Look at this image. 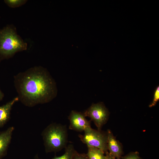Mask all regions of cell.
Masks as SVG:
<instances>
[{
  "mask_svg": "<svg viewBox=\"0 0 159 159\" xmlns=\"http://www.w3.org/2000/svg\"><path fill=\"white\" fill-rule=\"evenodd\" d=\"M14 82L19 100L27 106L47 103L57 95L54 80L47 70L41 67L19 73L14 77Z\"/></svg>",
  "mask_w": 159,
  "mask_h": 159,
  "instance_id": "1",
  "label": "cell"
},
{
  "mask_svg": "<svg viewBox=\"0 0 159 159\" xmlns=\"http://www.w3.org/2000/svg\"><path fill=\"white\" fill-rule=\"evenodd\" d=\"M65 125L51 123L43 131L42 136L46 153H55L67 146L68 134Z\"/></svg>",
  "mask_w": 159,
  "mask_h": 159,
  "instance_id": "2",
  "label": "cell"
},
{
  "mask_svg": "<svg viewBox=\"0 0 159 159\" xmlns=\"http://www.w3.org/2000/svg\"><path fill=\"white\" fill-rule=\"evenodd\" d=\"M27 46L13 27H7L0 32L1 59L10 58L16 52L26 50Z\"/></svg>",
  "mask_w": 159,
  "mask_h": 159,
  "instance_id": "3",
  "label": "cell"
},
{
  "mask_svg": "<svg viewBox=\"0 0 159 159\" xmlns=\"http://www.w3.org/2000/svg\"><path fill=\"white\" fill-rule=\"evenodd\" d=\"M83 135L79 137L81 141L87 146L98 148L106 153L107 152V134L92 128L85 131Z\"/></svg>",
  "mask_w": 159,
  "mask_h": 159,
  "instance_id": "4",
  "label": "cell"
},
{
  "mask_svg": "<svg viewBox=\"0 0 159 159\" xmlns=\"http://www.w3.org/2000/svg\"><path fill=\"white\" fill-rule=\"evenodd\" d=\"M83 113L94 122L99 130L106 122L108 116L106 108L101 103L92 104Z\"/></svg>",
  "mask_w": 159,
  "mask_h": 159,
  "instance_id": "5",
  "label": "cell"
},
{
  "mask_svg": "<svg viewBox=\"0 0 159 159\" xmlns=\"http://www.w3.org/2000/svg\"><path fill=\"white\" fill-rule=\"evenodd\" d=\"M84 113L74 110L71 112L69 117V128L77 131H85L91 128L90 122Z\"/></svg>",
  "mask_w": 159,
  "mask_h": 159,
  "instance_id": "6",
  "label": "cell"
},
{
  "mask_svg": "<svg viewBox=\"0 0 159 159\" xmlns=\"http://www.w3.org/2000/svg\"><path fill=\"white\" fill-rule=\"evenodd\" d=\"M14 130L13 127H10L6 130L0 132V159L7 154Z\"/></svg>",
  "mask_w": 159,
  "mask_h": 159,
  "instance_id": "7",
  "label": "cell"
},
{
  "mask_svg": "<svg viewBox=\"0 0 159 159\" xmlns=\"http://www.w3.org/2000/svg\"><path fill=\"white\" fill-rule=\"evenodd\" d=\"M107 146L109 153L115 158L120 159L122 152L121 147L110 130L107 133Z\"/></svg>",
  "mask_w": 159,
  "mask_h": 159,
  "instance_id": "8",
  "label": "cell"
},
{
  "mask_svg": "<svg viewBox=\"0 0 159 159\" xmlns=\"http://www.w3.org/2000/svg\"><path fill=\"white\" fill-rule=\"evenodd\" d=\"M19 100L18 97L6 104L0 106V127H3L9 121L12 106Z\"/></svg>",
  "mask_w": 159,
  "mask_h": 159,
  "instance_id": "9",
  "label": "cell"
},
{
  "mask_svg": "<svg viewBox=\"0 0 159 159\" xmlns=\"http://www.w3.org/2000/svg\"><path fill=\"white\" fill-rule=\"evenodd\" d=\"M87 147L88 151L86 155L88 159H105L104 152L95 147Z\"/></svg>",
  "mask_w": 159,
  "mask_h": 159,
  "instance_id": "10",
  "label": "cell"
},
{
  "mask_svg": "<svg viewBox=\"0 0 159 159\" xmlns=\"http://www.w3.org/2000/svg\"><path fill=\"white\" fill-rule=\"evenodd\" d=\"M75 150L72 144H69L65 148L64 153L59 156H55L52 159H72V157ZM34 159H42L38 157L37 155H36Z\"/></svg>",
  "mask_w": 159,
  "mask_h": 159,
  "instance_id": "11",
  "label": "cell"
},
{
  "mask_svg": "<svg viewBox=\"0 0 159 159\" xmlns=\"http://www.w3.org/2000/svg\"><path fill=\"white\" fill-rule=\"evenodd\" d=\"M5 1L10 7L14 8L23 5L26 2L27 0H8Z\"/></svg>",
  "mask_w": 159,
  "mask_h": 159,
  "instance_id": "12",
  "label": "cell"
},
{
  "mask_svg": "<svg viewBox=\"0 0 159 159\" xmlns=\"http://www.w3.org/2000/svg\"><path fill=\"white\" fill-rule=\"evenodd\" d=\"M159 99V87L158 86L156 89L155 92L153 100L151 103L149 105L150 107L155 106Z\"/></svg>",
  "mask_w": 159,
  "mask_h": 159,
  "instance_id": "13",
  "label": "cell"
},
{
  "mask_svg": "<svg viewBox=\"0 0 159 159\" xmlns=\"http://www.w3.org/2000/svg\"><path fill=\"white\" fill-rule=\"evenodd\" d=\"M72 159H88L86 154L80 153L76 150L74 153Z\"/></svg>",
  "mask_w": 159,
  "mask_h": 159,
  "instance_id": "14",
  "label": "cell"
},
{
  "mask_svg": "<svg viewBox=\"0 0 159 159\" xmlns=\"http://www.w3.org/2000/svg\"><path fill=\"white\" fill-rule=\"evenodd\" d=\"M123 159H141L138 153H131L124 157Z\"/></svg>",
  "mask_w": 159,
  "mask_h": 159,
  "instance_id": "15",
  "label": "cell"
},
{
  "mask_svg": "<svg viewBox=\"0 0 159 159\" xmlns=\"http://www.w3.org/2000/svg\"><path fill=\"white\" fill-rule=\"evenodd\" d=\"M105 159H115V158L112 156L107 151L106 153Z\"/></svg>",
  "mask_w": 159,
  "mask_h": 159,
  "instance_id": "16",
  "label": "cell"
},
{
  "mask_svg": "<svg viewBox=\"0 0 159 159\" xmlns=\"http://www.w3.org/2000/svg\"><path fill=\"white\" fill-rule=\"evenodd\" d=\"M4 96V93L2 92L0 89V101L2 100Z\"/></svg>",
  "mask_w": 159,
  "mask_h": 159,
  "instance_id": "17",
  "label": "cell"
}]
</instances>
